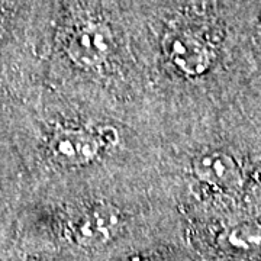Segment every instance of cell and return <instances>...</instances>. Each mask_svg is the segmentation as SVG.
<instances>
[{"mask_svg":"<svg viewBox=\"0 0 261 261\" xmlns=\"http://www.w3.org/2000/svg\"><path fill=\"white\" fill-rule=\"evenodd\" d=\"M155 19L154 39L164 61L186 77L206 74L216 56L209 27L185 9L183 0L167 6Z\"/></svg>","mask_w":261,"mask_h":261,"instance_id":"6da1fadb","label":"cell"},{"mask_svg":"<svg viewBox=\"0 0 261 261\" xmlns=\"http://www.w3.org/2000/svg\"><path fill=\"white\" fill-rule=\"evenodd\" d=\"M102 137L83 128L57 129L48 141V151L53 161L67 168L84 167L100 157Z\"/></svg>","mask_w":261,"mask_h":261,"instance_id":"7a4b0ae2","label":"cell"},{"mask_svg":"<svg viewBox=\"0 0 261 261\" xmlns=\"http://www.w3.org/2000/svg\"><path fill=\"white\" fill-rule=\"evenodd\" d=\"M123 218L116 206L100 203L89 207L73 225L74 241L82 247L97 248L109 244L122 231Z\"/></svg>","mask_w":261,"mask_h":261,"instance_id":"3957f363","label":"cell"},{"mask_svg":"<svg viewBox=\"0 0 261 261\" xmlns=\"http://www.w3.org/2000/svg\"><path fill=\"white\" fill-rule=\"evenodd\" d=\"M195 177L206 186L222 192H235L243 185V171L231 154L211 149L196 155L192 161Z\"/></svg>","mask_w":261,"mask_h":261,"instance_id":"277c9868","label":"cell"},{"mask_svg":"<svg viewBox=\"0 0 261 261\" xmlns=\"http://www.w3.org/2000/svg\"><path fill=\"white\" fill-rule=\"evenodd\" d=\"M34 0H0V42L28 18Z\"/></svg>","mask_w":261,"mask_h":261,"instance_id":"5b68a950","label":"cell"},{"mask_svg":"<svg viewBox=\"0 0 261 261\" xmlns=\"http://www.w3.org/2000/svg\"><path fill=\"white\" fill-rule=\"evenodd\" d=\"M225 244L235 251H254L261 248V226L252 222L238 224L225 232Z\"/></svg>","mask_w":261,"mask_h":261,"instance_id":"8992f818","label":"cell"},{"mask_svg":"<svg viewBox=\"0 0 261 261\" xmlns=\"http://www.w3.org/2000/svg\"><path fill=\"white\" fill-rule=\"evenodd\" d=\"M122 261H141V258L138 255H135V257H129V258H125V260Z\"/></svg>","mask_w":261,"mask_h":261,"instance_id":"52a82bcc","label":"cell"}]
</instances>
